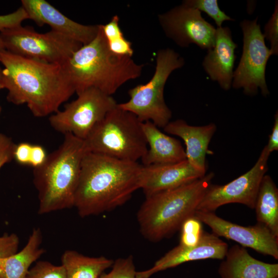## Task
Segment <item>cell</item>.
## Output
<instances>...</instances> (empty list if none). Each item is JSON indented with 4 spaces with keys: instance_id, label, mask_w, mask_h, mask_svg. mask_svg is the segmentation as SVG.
<instances>
[{
    "instance_id": "16",
    "label": "cell",
    "mask_w": 278,
    "mask_h": 278,
    "mask_svg": "<svg viewBox=\"0 0 278 278\" xmlns=\"http://www.w3.org/2000/svg\"><path fill=\"white\" fill-rule=\"evenodd\" d=\"M204 175L195 169L186 159L174 163L142 165L139 187L147 197L178 187Z\"/></svg>"
},
{
    "instance_id": "11",
    "label": "cell",
    "mask_w": 278,
    "mask_h": 278,
    "mask_svg": "<svg viewBox=\"0 0 278 278\" xmlns=\"http://www.w3.org/2000/svg\"><path fill=\"white\" fill-rule=\"evenodd\" d=\"M270 154L265 146L256 162L247 172L224 185L211 184L197 211L214 212L220 206L233 203L254 209L262 180L268 170Z\"/></svg>"
},
{
    "instance_id": "36",
    "label": "cell",
    "mask_w": 278,
    "mask_h": 278,
    "mask_svg": "<svg viewBox=\"0 0 278 278\" xmlns=\"http://www.w3.org/2000/svg\"><path fill=\"white\" fill-rule=\"evenodd\" d=\"M2 71H3V69L0 66V90L3 89V75Z\"/></svg>"
},
{
    "instance_id": "5",
    "label": "cell",
    "mask_w": 278,
    "mask_h": 278,
    "mask_svg": "<svg viewBox=\"0 0 278 278\" xmlns=\"http://www.w3.org/2000/svg\"><path fill=\"white\" fill-rule=\"evenodd\" d=\"M214 177L210 172L178 187L146 197L137 213L142 235L152 242L172 235L197 207Z\"/></svg>"
},
{
    "instance_id": "31",
    "label": "cell",
    "mask_w": 278,
    "mask_h": 278,
    "mask_svg": "<svg viewBox=\"0 0 278 278\" xmlns=\"http://www.w3.org/2000/svg\"><path fill=\"white\" fill-rule=\"evenodd\" d=\"M27 19H29L28 14L22 6L12 13L0 15V32L22 25Z\"/></svg>"
},
{
    "instance_id": "20",
    "label": "cell",
    "mask_w": 278,
    "mask_h": 278,
    "mask_svg": "<svg viewBox=\"0 0 278 278\" xmlns=\"http://www.w3.org/2000/svg\"><path fill=\"white\" fill-rule=\"evenodd\" d=\"M142 129L148 149L141 160L144 166L165 164L186 159L185 151L180 142L165 134L150 121L142 123Z\"/></svg>"
},
{
    "instance_id": "8",
    "label": "cell",
    "mask_w": 278,
    "mask_h": 278,
    "mask_svg": "<svg viewBox=\"0 0 278 278\" xmlns=\"http://www.w3.org/2000/svg\"><path fill=\"white\" fill-rule=\"evenodd\" d=\"M5 49L46 63L63 65L82 45L53 30L40 33L22 25L0 32Z\"/></svg>"
},
{
    "instance_id": "7",
    "label": "cell",
    "mask_w": 278,
    "mask_h": 278,
    "mask_svg": "<svg viewBox=\"0 0 278 278\" xmlns=\"http://www.w3.org/2000/svg\"><path fill=\"white\" fill-rule=\"evenodd\" d=\"M184 64L183 58L173 49L159 50L152 78L146 83L130 89L129 100L118 106L135 115L141 122L150 121L158 128H164L170 122L172 115L164 99L165 83L171 73Z\"/></svg>"
},
{
    "instance_id": "34",
    "label": "cell",
    "mask_w": 278,
    "mask_h": 278,
    "mask_svg": "<svg viewBox=\"0 0 278 278\" xmlns=\"http://www.w3.org/2000/svg\"><path fill=\"white\" fill-rule=\"evenodd\" d=\"M44 148L40 145H32L29 165L33 168L41 165L47 157Z\"/></svg>"
},
{
    "instance_id": "22",
    "label": "cell",
    "mask_w": 278,
    "mask_h": 278,
    "mask_svg": "<svg viewBox=\"0 0 278 278\" xmlns=\"http://www.w3.org/2000/svg\"><path fill=\"white\" fill-rule=\"evenodd\" d=\"M113 263L105 256L90 257L72 250L65 251L61 256L67 278H99Z\"/></svg>"
},
{
    "instance_id": "23",
    "label": "cell",
    "mask_w": 278,
    "mask_h": 278,
    "mask_svg": "<svg viewBox=\"0 0 278 278\" xmlns=\"http://www.w3.org/2000/svg\"><path fill=\"white\" fill-rule=\"evenodd\" d=\"M254 209L257 223L278 237V189L269 175H265L262 180Z\"/></svg>"
},
{
    "instance_id": "17",
    "label": "cell",
    "mask_w": 278,
    "mask_h": 278,
    "mask_svg": "<svg viewBox=\"0 0 278 278\" xmlns=\"http://www.w3.org/2000/svg\"><path fill=\"white\" fill-rule=\"evenodd\" d=\"M236 47L230 29L217 28L215 45L207 50L202 62L203 68L211 79L217 81L224 90H229L232 85Z\"/></svg>"
},
{
    "instance_id": "37",
    "label": "cell",
    "mask_w": 278,
    "mask_h": 278,
    "mask_svg": "<svg viewBox=\"0 0 278 278\" xmlns=\"http://www.w3.org/2000/svg\"><path fill=\"white\" fill-rule=\"evenodd\" d=\"M2 48H4V47L3 46V44H2V42H1V41L0 40V49H2Z\"/></svg>"
},
{
    "instance_id": "3",
    "label": "cell",
    "mask_w": 278,
    "mask_h": 278,
    "mask_svg": "<svg viewBox=\"0 0 278 278\" xmlns=\"http://www.w3.org/2000/svg\"><path fill=\"white\" fill-rule=\"evenodd\" d=\"M78 94L95 88L111 96L127 81L140 77L144 64L109 49L101 25L95 38L82 45L62 65Z\"/></svg>"
},
{
    "instance_id": "2",
    "label": "cell",
    "mask_w": 278,
    "mask_h": 278,
    "mask_svg": "<svg viewBox=\"0 0 278 278\" xmlns=\"http://www.w3.org/2000/svg\"><path fill=\"white\" fill-rule=\"evenodd\" d=\"M142 165L86 152L82 160L74 207L81 217L123 205L139 187Z\"/></svg>"
},
{
    "instance_id": "1",
    "label": "cell",
    "mask_w": 278,
    "mask_h": 278,
    "mask_svg": "<svg viewBox=\"0 0 278 278\" xmlns=\"http://www.w3.org/2000/svg\"><path fill=\"white\" fill-rule=\"evenodd\" d=\"M3 89L16 105L25 104L37 117L53 114L75 93L62 65L46 63L0 49Z\"/></svg>"
},
{
    "instance_id": "29",
    "label": "cell",
    "mask_w": 278,
    "mask_h": 278,
    "mask_svg": "<svg viewBox=\"0 0 278 278\" xmlns=\"http://www.w3.org/2000/svg\"><path fill=\"white\" fill-rule=\"evenodd\" d=\"M265 39L270 43V50L272 55L278 54V2L275 3L274 12L272 16L265 26L264 33H263Z\"/></svg>"
},
{
    "instance_id": "27",
    "label": "cell",
    "mask_w": 278,
    "mask_h": 278,
    "mask_svg": "<svg viewBox=\"0 0 278 278\" xmlns=\"http://www.w3.org/2000/svg\"><path fill=\"white\" fill-rule=\"evenodd\" d=\"M26 278H67L63 266H57L48 261L40 260L29 269Z\"/></svg>"
},
{
    "instance_id": "30",
    "label": "cell",
    "mask_w": 278,
    "mask_h": 278,
    "mask_svg": "<svg viewBox=\"0 0 278 278\" xmlns=\"http://www.w3.org/2000/svg\"><path fill=\"white\" fill-rule=\"evenodd\" d=\"M19 244L15 234L5 233L0 236V270L5 259L18 252Z\"/></svg>"
},
{
    "instance_id": "6",
    "label": "cell",
    "mask_w": 278,
    "mask_h": 278,
    "mask_svg": "<svg viewBox=\"0 0 278 278\" xmlns=\"http://www.w3.org/2000/svg\"><path fill=\"white\" fill-rule=\"evenodd\" d=\"M142 123L117 103L84 140L86 152L137 162L148 149Z\"/></svg>"
},
{
    "instance_id": "14",
    "label": "cell",
    "mask_w": 278,
    "mask_h": 278,
    "mask_svg": "<svg viewBox=\"0 0 278 278\" xmlns=\"http://www.w3.org/2000/svg\"><path fill=\"white\" fill-rule=\"evenodd\" d=\"M228 245L213 233L203 232L198 243L194 246L179 245L157 260L150 268L136 271V278H150L153 274L184 263L206 259H223Z\"/></svg>"
},
{
    "instance_id": "9",
    "label": "cell",
    "mask_w": 278,
    "mask_h": 278,
    "mask_svg": "<svg viewBox=\"0 0 278 278\" xmlns=\"http://www.w3.org/2000/svg\"><path fill=\"white\" fill-rule=\"evenodd\" d=\"M77 94L78 97L66 104L63 110L51 114L49 122L56 131L84 140L117 103L111 96L93 88Z\"/></svg>"
},
{
    "instance_id": "12",
    "label": "cell",
    "mask_w": 278,
    "mask_h": 278,
    "mask_svg": "<svg viewBox=\"0 0 278 278\" xmlns=\"http://www.w3.org/2000/svg\"><path fill=\"white\" fill-rule=\"evenodd\" d=\"M158 19L166 36L181 47L195 44L208 50L215 45L216 28L196 9L182 4L159 14Z\"/></svg>"
},
{
    "instance_id": "33",
    "label": "cell",
    "mask_w": 278,
    "mask_h": 278,
    "mask_svg": "<svg viewBox=\"0 0 278 278\" xmlns=\"http://www.w3.org/2000/svg\"><path fill=\"white\" fill-rule=\"evenodd\" d=\"M32 145L22 142L16 145L14 151V159L22 165H29Z\"/></svg>"
},
{
    "instance_id": "28",
    "label": "cell",
    "mask_w": 278,
    "mask_h": 278,
    "mask_svg": "<svg viewBox=\"0 0 278 278\" xmlns=\"http://www.w3.org/2000/svg\"><path fill=\"white\" fill-rule=\"evenodd\" d=\"M136 271L133 257L130 255L114 260L111 271L105 272L99 278H136Z\"/></svg>"
},
{
    "instance_id": "21",
    "label": "cell",
    "mask_w": 278,
    "mask_h": 278,
    "mask_svg": "<svg viewBox=\"0 0 278 278\" xmlns=\"http://www.w3.org/2000/svg\"><path fill=\"white\" fill-rule=\"evenodd\" d=\"M42 242L41 230L34 229L23 249L5 259L0 270V278H26L31 264L45 251L40 247Z\"/></svg>"
},
{
    "instance_id": "25",
    "label": "cell",
    "mask_w": 278,
    "mask_h": 278,
    "mask_svg": "<svg viewBox=\"0 0 278 278\" xmlns=\"http://www.w3.org/2000/svg\"><path fill=\"white\" fill-rule=\"evenodd\" d=\"M182 4L205 12L215 22L217 28L225 21H234L219 8L217 0H185Z\"/></svg>"
},
{
    "instance_id": "26",
    "label": "cell",
    "mask_w": 278,
    "mask_h": 278,
    "mask_svg": "<svg viewBox=\"0 0 278 278\" xmlns=\"http://www.w3.org/2000/svg\"><path fill=\"white\" fill-rule=\"evenodd\" d=\"M180 245L191 247L196 245L203 233L202 222L195 216L186 219L180 229Z\"/></svg>"
},
{
    "instance_id": "4",
    "label": "cell",
    "mask_w": 278,
    "mask_h": 278,
    "mask_svg": "<svg viewBox=\"0 0 278 278\" xmlns=\"http://www.w3.org/2000/svg\"><path fill=\"white\" fill-rule=\"evenodd\" d=\"M86 152L83 140L66 133L59 147L47 155L41 165L33 168L39 214L74 207L81 162Z\"/></svg>"
},
{
    "instance_id": "32",
    "label": "cell",
    "mask_w": 278,
    "mask_h": 278,
    "mask_svg": "<svg viewBox=\"0 0 278 278\" xmlns=\"http://www.w3.org/2000/svg\"><path fill=\"white\" fill-rule=\"evenodd\" d=\"M15 146L10 137L0 133V169L14 159Z\"/></svg>"
},
{
    "instance_id": "18",
    "label": "cell",
    "mask_w": 278,
    "mask_h": 278,
    "mask_svg": "<svg viewBox=\"0 0 278 278\" xmlns=\"http://www.w3.org/2000/svg\"><path fill=\"white\" fill-rule=\"evenodd\" d=\"M170 134L182 138L185 145L186 160L197 170L206 174V157L210 141L216 130V126L211 123L203 126L188 125L182 119L170 121L164 128Z\"/></svg>"
},
{
    "instance_id": "24",
    "label": "cell",
    "mask_w": 278,
    "mask_h": 278,
    "mask_svg": "<svg viewBox=\"0 0 278 278\" xmlns=\"http://www.w3.org/2000/svg\"><path fill=\"white\" fill-rule=\"evenodd\" d=\"M119 22L118 16L115 15L108 23L101 25L108 48L116 55L132 57L134 53L132 43L124 37Z\"/></svg>"
},
{
    "instance_id": "39",
    "label": "cell",
    "mask_w": 278,
    "mask_h": 278,
    "mask_svg": "<svg viewBox=\"0 0 278 278\" xmlns=\"http://www.w3.org/2000/svg\"><path fill=\"white\" fill-rule=\"evenodd\" d=\"M0 112H1V107H0Z\"/></svg>"
},
{
    "instance_id": "35",
    "label": "cell",
    "mask_w": 278,
    "mask_h": 278,
    "mask_svg": "<svg viewBox=\"0 0 278 278\" xmlns=\"http://www.w3.org/2000/svg\"><path fill=\"white\" fill-rule=\"evenodd\" d=\"M270 153L278 150V113L274 115V123L272 131L269 136L268 144L266 146Z\"/></svg>"
},
{
    "instance_id": "38",
    "label": "cell",
    "mask_w": 278,
    "mask_h": 278,
    "mask_svg": "<svg viewBox=\"0 0 278 278\" xmlns=\"http://www.w3.org/2000/svg\"><path fill=\"white\" fill-rule=\"evenodd\" d=\"M275 278H278V276H277V277H275Z\"/></svg>"
},
{
    "instance_id": "10",
    "label": "cell",
    "mask_w": 278,
    "mask_h": 278,
    "mask_svg": "<svg viewBox=\"0 0 278 278\" xmlns=\"http://www.w3.org/2000/svg\"><path fill=\"white\" fill-rule=\"evenodd\" d=\"M243 34L242 55L234 72L232 85L242 89L244 93L254 95L260 89L263 96L269 94L265 79L266 65L272 56L265 44V38L257 23V18L244 20L240 23Z\"/></svg>"
},
{
    "instance_id": "13",
    "label": "cell",
    "mask_w": 278,
    "mask_h": 278,
    "mask_svg": "<svg viewBox=\"0 0 278 278\" xmlns=\"http://www.w3.org/2000/svg\"><path fill=\"white\" fill-rule=\"evenodd\" d=\"M194 216L210 228L213 233L233 240L243 247L278 259V237L265 226L257 223L245 227L217 216L214 212L196 211Z\"/></svg>"
},
{
    "instance_id": "15",
    "label": "cell",
    "mask_w": 278,
    "mask_h": 278,
    "mask_svg": "<svg viewBox=\"0 0 278 278\" xmlns=\"http://www.w3.org/2000/svg\"><path fill=\"white\" fill-rule=\"evenodd\" d=\"M21 4L29 19L35 22L38 25H48L51 30L82 45L90 42L97 34L99 25H85L76 22L45 0H22Z\"/></svg>"
},
{
    "instance_id": "19",
    "label": "cell",
    "mask_w": 278,
    "mask_h": 278,
    "mask_svg": "<svg viewBox=\"0 0 278 278\" xmlns=\"http://www.w3.org/2000/svg\"><path fill=\"white\" fill-rule=\"evenodd\" d=\"M218 268L221 278H275L278 264L267 263L250 255L246 249L235 245L228 249Z\"/></svg>"
}]
</instances>
